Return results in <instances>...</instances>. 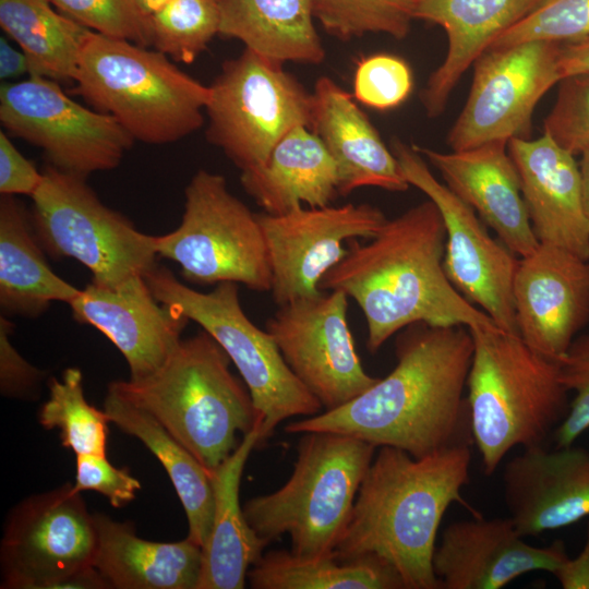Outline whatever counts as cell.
<instances>
[{"label":"cell","instance_id":"cell-1","mask_svg":"<svg viewBox=\"0 0 589 589\" xmlns=\"http://www.w3.org/2000/svg\"><path fill=\"white\" fill-rule=\"evenodd\" d=\"M395 352L397 363L386 377L348 404L292 421L285 431L347 434L416 458L469 444L464 398L473 354L469 327L413 323L399 332Z\"/></svg>","mask_w":589,"mask_h":589},{"label":"cell","instance_id":"cell-2","mask_svg":"<svg viewBox=\"0 0 589 589\" xmlns=\"http://www.w3.org/2000/svg\"><path fill=\"white\" fill-rule=\"evenodd\" d=\"M369 240H348L346 254L322 276L318 288L342 291L357 302L366 321L370 352L418 322L497 327L447 278L445 225L431 200L387 219Z\"/></svg>","mask_w":589,"mask_h":589},{"label":"cell","instance_id":"cell-3","mask_svg":"<svg viewBox=\"0 0 589 589\" xmlns=\"http://www.w3.org/2000/svg\"><path fill=\"white\" fill-rule=\"evenodd\" d=\"M470 465L469 444L420 458L381 446L361 482L336 557L374 555L398 572L406 589H440L432 565L436 534L452 503L467 506L460 491L469 482Z\"/></svg>","mask_w":589,"mask_h":589},{"label":"cell","instance_id":"cell-4","mask_svg":"<svg viewBox=\"0 0 589 589\" xmlns=\"http://www.w3.org/2000/svg\"><path fill=\"white\" fill-rule=\"evenodd\" d=\"M231 361L206 332L181 339L167 360L108 390L153 416L211 472L237 448V434L262 421Z\"/></svg>","mask_w":589,"mask_h":589},{"label":"cell","instance_id":"cell-5","mask_svg":"<svg viewBox=\"0 0 589 589\" xmlns=\"http://www.w3.org/2000/svg\"><path fill=\"white\" fill-rule=\"evenodd\" d=\"M469 329L471 435L484 472L492 474L514 447L542 445L567 414L568 390L557 361L534 351L518 334L498 327Z\"/></svg>","mask_w":589,"mask_h":589},{"label":"cell","instance_id":"cell-6","mask_svg":"<svg viewBox=\"0 0 589 589\" xmlns=\"http://www.w3.org/2000/svg\"><path fill=\"white\" fill-rule=\"evenodd\" d=\"M73 83L93 109L112 117L134 141L153 145L199 130L211 94L160 51L96 32L85 41Z\"/></svg>","mask_w":589,"mask_h":589},{"label":"cell","instance_id":"cell-7","mask_svg":"<svg viewBox=\"0 0 589 589\" xmlns=\"http://www.w3.org/2000/svg\"><path fill=\"white\" fill-rule=\"evenodd\" d=\"M375 448L347 434L301 433L287 482L244 503L249 525L268 544L288 534L297 555L334 554Z\"/></svg>","mask_w":589,"mask_h":589},{"label":"cell","instance_id":"cell-8","mask_svg":"<svg viewBox=\"0 0 589 589\" xmlns=\"http://www.w3.org/2000/svg\"><path fill=\"white\" fill-rule=\"evenodd\" d=\"M144 278L160 303L199 324L227 353L262 421L260 443L286 419L323 411L322 404L287 365L271 334L245 315L238 284L219 283L212 291L201 292L157 265Z\"/></svg>","mask_w":589,"mask_h":589},{"label":"cell","instance_id":"cell-9","mask_svg":"<svg viewBox=\"0 0 589 589\" xmlns=\"http://www.w3.org/2000/svg\"><path fill=\"white\" fill-rule=\"evenodd\" d=\"M31 199L32 223L44 251L80 262L93 284L112 288L156 265L154 236L105 205L85 177L47 165Z\"/></svg>","mask_w":589,"mask_h":589},{"label":"cell","instance_id":"cell-10","mask_svg":"<svg viewBox=\"0 0 589 589\" xmlns=\"http://www.w3.org/2000/svg\"><path fill=\"white\" fill-rule=\"evenodd\" d=\"M158 256L176 262L188 281L236 283L271 291L272 271L257 218L233 195L226 178L200 169L184 189V212L177 229L154 236Z\"/></svg>","mask_w":589,"mask_h":589},{"label":"cell","instance_id":"cell-11","mask_svg":"<svg viewBox=\"0 0 589 589\" xmlns=\"http://www.w3.org/2000/svg\"><path fill=\"white\" fill-rule=\"evenodd\" d=\"M283 65L244 48L208 85L206 139L240 171L264 164L293 128L310 129L312 93Z\"/></svg>","mask_w":589,"mask_h":589},{"label":"cell","instance_id":"cell-12","mask_svg":"<svg viewBox=\"0 0 589 589\" xmlns=\"http://www.w3.org/2000/svg\"><path fill=\"white\" fill-rule=\"evenodd\" d=\"M0 121L7 133L39 147L48 165L85 178L118 167L134 143L112 117L39 75L1 85Z\"/></svg>","mask_w":589,"mask_h":589},{"label":"cell","instance_id":"cell-13","mask_svg":"<svg viewBox=\"0 0 589 589\" xmlns=\"http://www.w3.org/2000/svg\"><path fill=\"white\" fill-rule=\"evenodd\" d=\"M390 151L409 185L423 192L442 215L443 266L452 285L498 328L518 334L513 293L517 255L493 239L474 209L434 177L413 145L393 137Z\"/></svg>","mask_w":589,"mask_h":589},{"label":"cell","instance_id":"cell-14","mask_svg":"<svg viewBox=\"0 0 589 589\" xmlns=\"http://www.w3.org/2000/svg\"><path fill=\"white\" fill-rule=\"evenodd\" d=\"M561 45L528 41L481 53L466 104L447 134L452 151L530 139L536 106L562 80Z\"/></svg>","mask_w":589,"mask_h":589},{"label":"cell","instance_id":"cell-15","mask_svg":"<svg viewBox=\"0 0 589 589\" xmlns=\"http://www.w3.org/2000/svg\"><path fill=\"white\" fill-rule=\"evenodd\" d=\"M96 542L94 516L73 484L32 495L5 521L1 588L56 589L71 574L94 565Z\"/></svg>","mask_w":589,"mask_h":589},{"label":"cell","instance_id":"cell-16","mask_svg":"<svg viewBox=\"0 0 589 589\" xmlns=\"http://www.w3.org/2000/svg\"><path fill=\"white\" fill-rule=\"evenodd\" d=\"M347 299L342 291L322 290L279 305L265 323L287 365L324 410L348 404L378 381L357 353Z\"/></svg>","mask_w":589,"mask_h":589},{"label":"cell","instance_id":"cell-17","mask_svg":"<svg viewBox=\"0 0 589 589\" xmlns=\"http://www.w3.org/2000/svg\"><path fill=\"white\" fill-rule=\"evenodd\" d=\"M272 271V297L279 306L315 296L322 276L346 254L342 243L371 239L386 223L371 204L300 206L280 215L257 214Z\"/></svg>","mask_w":589,"mask_h":589},{"label":"cell","instance_id":"cell-18","mask_svg":"<svg viewBox=\"0 0 589 589\" xmlns=\"http://www.w3.org/2000/svg\"><path fill=\"white\" fill-rule=\"evenodd\" d=\"M517 329L538 353L558 361L589 322V261L539 243L514 278Z\"/></svg>","mask_w":589,"mask_h":589},{"label":"cell","instance_id":"cell-19","mask_svg":"<svg viewBox=\"0 0 589 589\" xmlns=\"http://www.w3.org/2000/svg\"><path fill=\"white\" fill-rule=\"evenodd\" d=\"M512 519H466L450 522L433 555L442 589H500L533 570L554 573L567 558L565 544L524 541Z\"/></svg>","mask_w":589,"mask_h":589},{"label":"cell","instance_id":"cell-20","mask_svg":"<svg viewBox=\"0 0 589 589\" xmlns=\"http://www.w3.org/2000/svg\"><path fill=\"white\" fill-rule=\"evenodd\" d=\"M69 305L76 322L98 329L122 353L131 380L156 371L189 323L154 297L143 275L112 288L91 283Z\"/></svg>","mask_w":589,"mask_h":589},{"label":"cell","instance_id":"cell-21","mask_svg":"<svg viewBox=\"0 0 589 589\" xmlns=\"http://www.w3.org/2000/svg\"><path fill=\"white\" fill-rule=\"evenodd\" d=\"M504 502L522 537L538 536L589 516V452L542 445L524 448L503 469Z\"/></svg>","mask_w":589,"mask_h":589},{"label":"cell","instance_id":"cell-22","mask_svg":"<svg viewBox=\"0 0 589 589\" xmlns=\"http://www.w3.org/2000/svg\"><path fill=\"white\" fill-rule=\"evenodd\" d=\"M507 143L492 142L449 153L413 146L438 170L445 184L496 232L501 242L522 257L540 242L529 219Z\"/></svg>","mask_w":589,"mask_h":589},{"label":"cell","instance_id":"cell-23","mask_svg":"<svg viewBox=\"0 0 589 589\" xmlns=\"http://www.w3.org/2000/svg\"><path fill=\"white\" fill-rule=\"evenodd\" d=\"M507 148L538 241L589 261V221L575 155L545 133L536 140L513 139Z\"/></svg>","mask_w":589,"mask_h":589},{"label":"cell","instance_id":"cell-24","mask_svg":"<svg viewBox=\"0 0 589 589\" xmlns=\"http://www.w3.org/2000/svg\"><path fill=\"white\" fill-rule=\"evenodd\" d=\"M310 130L332 156L338 176V194L362 187L392 192L409 189L396 157L354 97L330 77H320L312 92Z\"/></svg>","mask_w":589,"mask_h":589},{"label":"cell","instance_id":"cell-25","mask_svg":"<svg viewBox=\"0 0 589 589\" xmlns=\"http://www.w3.org/2000/svg\"><path fill=\"white\" fill-rule=\"evenodd\" d=\"M542 1L413 0V19L440 25L448 40L444 61L431 73L420 94L429 118L444 112L461 76L491 43Z\"/></svg>","mask_w":589,"mask_h":589},{"label":"cell","instance_id":"cell-26","mask_svg":"<svg viewBox=\"0 0 589 589\" xmlns=\"http://www.w3.org/2000/svg\"><path fill=\"white\" fill-rule=\"evenodd\" d=\"M259 422L244 434L232 454L211 472L214 512L202 546V569L196 589H242L250 567L268 543L249 525L240 505V484L245 464L260 444Z\"/></svg>","mask_w":589,"mask_h":589},{"label":"cell","instance_id":"cell-27","mask_svg":"<svg viewBox=\"0 0 589 589\" xmlns=\"http://www.w3.org/2000/svg\"><path fill=\"white\" fill-rule=\"evenodd\" d=\"M94 566L115 589H196L202 546L190 538L156 542L140 538L130 522L93 514Z\"/></svg>","mask_w":589,"mask_h":589},{"label":"cell","instance_id":"cell-28","mask_svg":"<svg viewBox=\"0 0 589 589\" xmlns=\"http://www.w3.org/2000/svg\"><path fill=\"white\" fill-rule=\"evenodd\" d=\"M244 191L271 215L300 206L325 207L338 194L336 165L308 127L290 130L259 167L241 171Z\"/></svg>","mask_w":589,"mask_h":589},{"label":"cell","instance_id":"cell-29","mask_svg":"<svg viewBox=\"0 0 589 589\" xmlns=\"http://www.w3.org/2000/svg\"><path fill=\"white\" fill-rule=\"evenodd\" d=\"M81 289L47 263L32 214L15 195L0 197V308L4 315L37 317L52 302L70 304Z\"/></svg>","mask_w":589,"mask_h":589},{"label":"cell","instance_id":"cell-30","mask_svg":"<svg viewBox=\"0 0 589 589\" xmlns=\"http://www.w3.org/2000/svg\"><path fill=\"white\" fill-rule=\"evenodd\" d=\"M219 35L278 63L320 64L325 49L311 0H220Z\"/></svg>","mask_w":589,"mask_h":589},{"label":"cell","instance_id":"cell-31","mask_svg":"<svg viewBox=\"0 0 589 589\" xmlns=\"http://www.w3.org/2000/svg\"><path fill=\"white\" fill-rule=\"evenodd\" d=\"M104 410L111 423L140 440L163 465L185 512L188 538L203 546L213 522L211 471L153 416L109 390Z\"/></svg>","mask_w":589,"mask_h":589},{"label":"cell","instance_id":"cell-32","mask_svg":"<svg viewBox=\"0 0 589 589\" xmlns=\"http://www.w3.org/2000/svg\"><path fill=\"white\" fill-rule=\"evenodd\" d=\"M50 0H0V25L25 53L29 75L74 82L93 32L52 9Z\"/></svg>","mask_w":589,"mask_h":589},{"label":"cell","instance_id":"cell-33","mask_svg":"<svg viewBox=\"0 0 589 589\" xmlns=\"http://www.w3.org/2000/svg\"><path fill=\"white\" fill-rule=\"evenodd\" d=\"M248 579L254 589H406L398 572L374 555L339 560L335 553L269 551L251 566Z\"/></svg>","mask_w":589,"mask_h":589},{"label":"cell","instance_id":"cell-34","mask_svg":"<svg viewBox=\"0 0 589 589\" xmlns=\"http://www.w3.org/2000/svg\"><path fill=\"white\" fill-rule=\"evenodd\" d=\"M38 422L47 430L58 429L62 446L75 455L106 456L110 421L105 410L87 401L80 369L68 368L60 380H50L49 397L39 409Z\"/></svg>","mask_w":589,"mask_h":589},{"label":"cell","instance_id":"cell-35","mask_svg":"<svg viewBox=\"0 0 589 589\" xmlns=\"http://www.w3.org/2000/svg\"><path fill=\"white\" fill-rule=\"evenodd\" d=\"M220 0H171L148 16L151 47L192 63L219 34Z\"/></svg>","mask_w":589,"mask_h":589},{"label":"cell","instance_id":"cell-36","mask_svg":"<svg viewBox=\"0 0 589 589\" xmlns=\"http://www.w3.org/2000/svg\"><path fill=\"white\" fill-rule=\"evenodd\" d=\"M326 33L341 40L365 34L404 39L411 29L413 0H311Z\"/></svg>","mask_w":589,"mask_h":589},{"label":"cell","instance_id":"cell-37","mask_svg":"<svg viewBox=\"0 0 589 589\" xmlns=\"http://www.w3.org/2000/svg\"><path fill=\"white\" fill-rule=\"evenodd\" d=\"M589 37V0H543L486 49L528 41L574 43Z\"/></svg>","mask_w":589,"mask_h":589},{"label":"cell","instance_id":"cell-38","mask_svg":"<svg viewBox=\"0 0 589 589\" xmlns=\"http://www.w3.org/2000/svg\"><path fill=\"white\" fill-rule=\"evenodd\" d=\"M61 13L107 36L151 47L148 16L136 0H50Z\"/></svg>","mask_w":589,"mask_h":589},{"label":"cell","instance_id":"cell-39","mask_svg":"<svg viewBox=\"0 0 589 589\" xmlns=\"http://www.w3.org/2000/svg\"><path fill=\"white\" fill-rule=\"evenodd\" d=\"M412 85V72L404 59L388 53L371 55L357 64L353 97L366 107L390 110L409 97Z\"/></svg>","mask_w":589,"mask_h":589},{"label":"cell","instance_id":"cell-40","mask_svg":"<svg viewBox=\"0 0 589 589\" xmlns=\"http://www.w3.org/2000/svg\"><path fill=\"white\" fill-rule=\"evenodd\" d=\"M558 84L543 133L570 154H582L589 149V73L564 77Z\"/></svg>","mask_w":589,"mask_h":589},{"label":"cell","instance_id":"cell-41","mask_svg":"<svg viewBox=\"0 0 589 589\" xmlns=\"http://www.w3.org/2000/svg\"><path fill=\"white\" fill-rule=\"evenodd\" d=\"M568 392H575L564 420L555 431L557 447H567L589 429V334L580 336L557 361Z\"/></svg>","mask_w":589,"mask_h":589},{"label":"cell","instance_id":"cell-42","mask_svg":"<svg viewBox=\"0 0 589 589\" xmlns=\"http://www.w3.org/2000/svg\"><path fill=\"white\" fill-rule=\"evenodd\" d=\"M73 488L79 493H100L112 507L119 508L135 498L141 483L127 469L112 466L104 455L81 454L76 455Z\"/></svg>","mask_w":589,"mask_h":589},{"label":"cell","instance_id":"cell-43","mask_svg":"<svg viewBox=\"0 0 589 589\" xmlns=\"http://www.w3.org/2000/svg\"><path fill=\"white\" fill-rule=\"evenodd\" d=\"M14 324L7 315L0 316V390L10 398L32 399L46 372L31 364L11 341Z\"/></svg>","mask_w":589,"mask_h":589},{"label":"cell","instance_id":"cell-44","mask_svg":"<svg viewBox=\"0 0 589 589\" xmlns=\"http://www.w3.org/2000/svg\"><path fill=\"white\" fill-rule=\"evenodd\" d=\"M43 181L32 161L11 142L8 133L0 132V193L1 195L33 196Z\"/></svg>","mask_w":589,"mask_h":589},{"label":"cell","instance_id":"cell-45","mask_svg":"<svg viewBox=\"0 0 589 589\" xmlns=\"http://www.w3.org/2000/svg\"><path fill=\"white\" fill-rule=\"evenodd\" d=\"M553 575L564 589H589V524L586 543L575 557H568Z\"/></svg>","mask_w":589,"mask_h":589},{"label":"cell","instance_id":"cell-46","mask_svg":"<svg viewBox=\"0 0 589 589\" xmlns=\"http://www.w3.org/2000/svg\"><path fill=\"white\" fill-rule=\"evenodd\" d=\"M558 69L562 80L576 74L589 73V37L561 45Z\"/></svg>","mask_w":589,"mask_h":589},{"label":"cell","instance_id":"cell-47","mask_svg":"<svg viewBox=\"0 0 589 589\" xmlns=\"http://www.w3.org/2000/svg\"><path fill=\"white\" fill-rule=\"evenodd\" d=\"M25 73L29 74V63L25 53L15 49L5 38L0 39V77L13 79Z\"/></svg>","mask_w":589,"mask_h":589},{"label":"cell","instance_id":"cell-48","mask_svg":"<svg viewBox=\"0 0 589 589\" xmlns=\"http://www.w3.org/2000/svg\"><path fill=\"white\" fill-rule=\"evenodd\" d=\"M580 163L582 204L586 217L589 221V149L584 152Z\"/></svg>","mask_w":589,"mask_h":589},{"label":"cell","instance_id":"cell-49","mask_svg":"<svg viewBox=\"0 0 589 589\" xmlns=\"http://www.w3.org/2000/svg\"><path fill=\"white\" fill-rule=\"evenodd\" d=\"M171 0H136V3L141 11L146 15L149 16L155 11L164 7L166 3L170 2Z\"/></svg>","mask_w":589,"mask_h":589}]
</instances>
